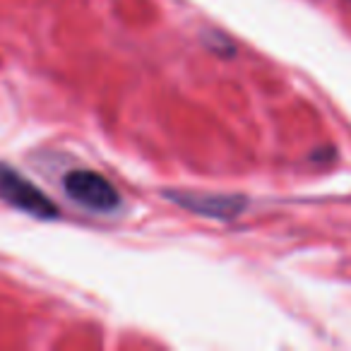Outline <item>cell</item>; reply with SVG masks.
Returning <instances> with one entry per match:
<instances>
[{
    "instance_id": "obj_1",
    "label": "cell",
    "mask_w": 351,
    "mask_h": 351,
    "mask_svg": "<svg viewBox=\"0 0 351 351\" xmlns=\"http://www.w3.org/2000/svg\"><path fill=\"white\" fill-rule=\"evenodd\" d=\"M0 197L8 205L36 217V219H56L58 205L46 195L41 188H36L25 176L17 173L12 166L0 164Z\"/></svg>"
},
{
    "instance_id": "obj_2",
    "label": "cell",
    "mask_w": 351,
    "mask_h": 351,
    "mask_svg": "<svg viewBox=\"0 0 351 351\" xmlns=\"http://www.w3.org/2000/svg\"><path fill=\"white\" fill-rule=\"evenodd\" d=\"M63 188L68 193V197H73L75 202H80V205L92 212L108 215V212H113L121 205V195L113 188V183H108L97 171H89V169L70 171L63 178Z\"/></svg>"
},
{
    "instance_id": "obj_3",
    "label": "cell",
    "mask_w": 351,
    "mask_h": 351,
    "mask_svg": "<svg viewBox=\"0 0 351 351\" xmlns=\"http://www.w3.org/2000/svg\"><path fill=\"white\" fill-rule=\"evenodd\" d=\"M173 202H178L186 210H193L197 215L215 217V219H234L245 202L241 197H226V195H200V193H169Z\"/></svg>"
}]
</instances>
